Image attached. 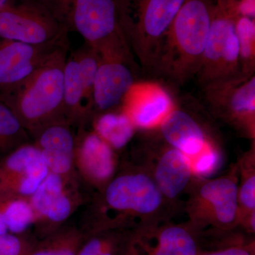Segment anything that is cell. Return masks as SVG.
Segmentation results:
<instances>
[{
	"label": "cell",
	"mask_w": 255,
	"mask_h": 255,
	"mask_svg": "<svg viewBox=\"0 0 255 255\" xmlns=\"http://www.w3.org/2000/svg\"><path fill=\"white\" fill-rule=\"evenodd\" d=\"M176 213L150 174L123 158L105 189L92 194L78 226L83 234L103 228H133L169 221Z\"/></svg>",
	"instance_id": "6da1fadb"
},
{
	"label": "cell",
	"mask_w": 255,
	"mask_h": 255,
	"mask_svg": "<svg viewBox=\"0 0 255 255\" xmlns=\"http://www.w3.org/2000/svg\"><path fill=\"white\" fill-rule=\"evenodd\" d=\"M92 196L78 173L63 177L49 172L29 197L34 217L32 228L36 239L40 241L58 231L86 205Z\"/></svg>",
	"instance_id": "9c48e42d"
},
{
	"label": "cell",
	"mask_w": 255,
	"mask_h": 255,
	"mask_svg": "<svg viewBox=\"0 0 255 255\" xmlns=\"http://www.w3.org/2000/svg\"><path fill=\"white\" fill-rule=\"evenodd\" d=\"M234 21L242 75L251 76L255 74V19L240 16L234 18Z\"/></svg>",
	"instance_id": "4316f807"
},
{
	"label": "cell",
	"mask_w": 255,
	"mask_h": 255,
	"mask_svg": "<svg viewBox=\"0 0 255 255\" xmlns=\"http://www.w3.org/2000/svg\"><path fill=\"white\" fill-rule=\"evenodd\" d=\"M63 115L72 128L91 127L84 102L83 85L75 51L67 57L64 69Z\"/></svg>",
	"instance_id": "ffe728a7"
},
{
	"label": "cell",
	"mask_w": 255,
	"mask_h": 255,
	"mask_svg": "<svg viewBox=\"0 0 255 255\" xmlns=\"http://www.w3.org/2000/svg\"><path fill=\"white\" fill-rule=\"evenodd\" d=\"M136 69L134 60L101 56L94 84L93 119L106 112L122 110L127 95L136 84Z\"/></svg>",
	"instance_id": "5bb4252c"
},
{
	"label": "cell",
	"mask_w": 255,
	"mask_h": 255,
	"mask_svg": "<svg viewBox=\"0 0 255 255\" xmlns=\"http://www.w3.org/2000/svg\"><path fill=\"white\" fill-rule=\"evenodd\" d=\"M16 0H0V11L14 3Z\"/></svg>",
	"instance_id": "d6a6232c"
},
{
	"label": "cell",
	"mask_w": 255,
	"mask_h": 255,
	"mask_svg": "<svg viewBox=\"0 0 255 255\" xmlns=\"http://www.w3.org/2000/svg\"><path fill=\"white\" fill-rule=\"evenodd\" d=\"M185 0H117L119 24L132 55L150 73L166 32Z\"/></svg>",
	"instance_id": "8992f818"
},
{
	"label": "cell",
	"mask_w": 255,
	"mask_h": 255,
	"mask_svg": "<svg viewBox=\"0 0 255 255\" xmlns=\"http://www.w3.org/2000/svg\"><path fill=\"white\" fill-rule=\"evenodd\" d=\"M75 53L78 59L83 85L85 109L92 122L94 117L92 103L94 84L100 63L101 56L97 50L86 43L80 49L75 50Z\"/></svg>",
	"instance_id": "484cf974"
},
{
	"label": "cell",
	"mask_w": 255,
	"mask_h": 255,
	"mask_svg": "<svg viewBox=\"0 0 255 255\" xmlns=\"http://www.w3.org/2000/svg\"><path fill=\"white\" fill-rule=\"evenodd\" d=\"M255 140L242 155L237 163L239 170L238 200L240 225L250 232L255 231Z\"/></svg>",
	"instance_id": "44dd1931"
},
{
	"label": "cell",
	"mask_w": 255,
	"mask_h": 255,
	"mask_svg": "<svg viewBox=\"0 0 255 255\" xmlns=\"http://www.w3.org/2000/svg\"><path fill=\"white\" fill-rule=\"evenodd\" d=\"M69 32L40 0H19L0 11V38L31 45L52 43Z\"/></svg>",
	"instance_id": "7c38bea8"
},
{
	"label": "cell",
	"mask_w": 255,
	"mask_h": 255,
	"mask_svg": "<svg viewBox=\"0 0 255 255\" xmlns=\"http://www.w3.org/2000/svg\"><path fill=\"white\" fill-rule=\"evenodd\" d=\"M243 76L234 18L226 0H216L202 61L195 78L201 87Z\"/></svg>",
	"instance_id": "30bf717a"
},
{
	"label": "cell",
	"mask_w": 255,
	"mask_h": 255,
	"mask_svg": "<svg viewBox=\"0 0 255 255\" xmlns=\"http://www.w3.org/2000/svg\"><path fill=\"white\" fill-rule=\"evenodd\" d=\"M174 105L173 97L161 85L136 83L121 110L128 116L137 130H149L158 127Z\"/></svg>",
	"instance_id": "e0dca14e"
},
{
	"label": "cell",
	"mask_w": 255,
	"mask_h": 255,
	"mask_svg": "<svg viewBox=\"0 0 255 255\" xmlns=\"http://www.w3.org/2000/svg\"><path fill=\"white\" fill-rule=\"evenodd\" d=\"M152 129L186 156L195 177L211 175L222 164L223 141L214 119L194 97L175 100L172 110Z\"/></svg>",
	"instance_id": "3957f363"
},
{
	"label": "cell",
	"mask_w": 255,
	"mask_h": 255,
	"mask_svg": "<svg viewBox=\"0 0 255 255\" xmlns=\"http://www.w3.org/2000/svg\"><path fill=\"white\" fill-rule=\"evenodd\" d=\"M135 228H103L83 235L78 255H126Z\"/></svg>",
	"instance_id": "603a6c76"
},
{
	"label": "cell",
	"mask_w": 255,
	"mask_h": 255,
	"mask_svg": "<svg viewBox=\"0 0 255 255\" xmlns=\"http://www.w3.org/2000/svg\"><path fill=\"white\" fill-rule=\"evenodd\" d=\"M68 43V36L43 45L0 38V92L31 76L55 50Z\"/></svg>",
	"instance_id": "9a60e30c"
},
{
	"label": "cell",
	"mask_w": 255,
	"mask_h": 255,
	"mask_svg": "<svg viewBox=\"0 0 255 255\" xmlns=\"http://www.w3.org/2000/svg\"><path fill=\"white\" fill-rule=\"evenodd\" d=\"M238 163L222 176L215 178L194 176L183 204L187 225L195 233L209 226L229 231L240 225Z\"/></svg>",
	"instance_id": "52a82bcc"
},
{
	"label": "cell",
	"mask_w": 255,
	"mask_h": 255,
	"mask_svg": "<svg viewBox=\"0 0 255 255\" xmlns=\"http://www.w3.org/2000/svg\"><path fill=\"white\" fill-rule=\"evenodd\" d=\"M78 226L66 223L58 231L43 238L52 255H78L83 241Z\"/></svg>",
	"instance_id": "83f0119b"
},
{
	"label": "cell",
	"mask_w": 255,
	"mask_h": 255,
	"mask_svg": "<svg viewBox=\"0 0 255 255\" xmlns=\"http://www.w3.org/2000/svg\"><path fill=\"white\" fill-rule=\"evenodd\" d=\"M216 0H185L166 32L150 73L174 86L194 78L200 68Z\"/></svg>",
	"instance_id": "7a4b0ae2"
},
{
	"label": "cell",
	"mask_w": 255,
	"mask_h": 255,
	"mask_svg": "<svg viewBox=\"0 0 255 255\" xmlns=\"http://www.w3.org/2000/svg\"><path fill=\"white\" fill-rule=\"evenodd\" d=\"M154 244L150 247L140 241L133 231V238L145 246V255H199V245L194 232L187 223L176 224L169 221L147 224Z\"/></svg>",
	"instance_id": "d6986e66"
},
{
	"label": "cell",
	"mask_w": 255,
	"mask_h": 255,
	"mask_svg": "<svg viewBox=\"0 0 255 255\" xmlns=\"http://www.w3.org/2000/svg\"><path fill=\"white\" fill-rule=\"evenodd\" d=\"M43 3L68 32H78L101 56L135 60L121 29L117 0H46Z\"/></svg>",
	"instance_id": "5b68a950"
},
{
	"label": "cell",
	"mask_w": 255,
	"mask_h": 255,
	"mask_svg": "<svg viewBox=\"0 0 255 255\" xmlns=\"http://www.w3.org/2000/svg\"><path fill=\"white\" fill-rule=\"evenodd\" d=\"M48 173L36 146L26 144L0 160V191L29 198Z\"/></svg>",
	"instance_id": "2e32d148"
},
{
	"label": "cell",
	"mask_w": 255,
	"mask_h": 255,
	"mask_svg": "<svg viewBox=\"0 0 255 255\" xmlns=\"http://www.w3.org/2000/svg\"><path fill=\"white\" fill-rule=\"evenodd\" d=\"M33 142L14 112L0 102V160L26 144Z\"/></svg>",
	"instance_id": "d4e9b609"
},
{
	"label": "cell",
	"mask_w": 255,
	"mask_h": 255,
	"mask_svg": "<svg viewBox=\"0 0 255 255\" xmlns=\"http://www.w3.org/2000/svg\"><path fill=\"white\" fill-rule=\"evenodd\" d=\"M142 131L129 160L150 174L164 199L177 212L183 207L181 196L194 177L191 164L182 152L166 143L153 129Z\"/></svg>",
	"instance_id": "ba28073f"
},
{
	"label": "cell",
	"mask_w": 255,
	"mask_h": 255,
	"mask_svg": "<svg viewBox=\"0 0 255 255\" xmlns=\"http://www.w3.org/2000/svg\"><path fill=\"white\" fill-rule=\"evenodd\" d=\"M28 255H52V254L44 240H40Z\"/></svg>",
	"instance_id": "1f68e13d"
},
{
	"label": "cell",
	"mask_w": 255,
	"mask_h": 255,
	"mask_svg": "<svg viewBox=\"0 0 255 255\" xmlns=\"http://www.w3.org/2000/svg\"><path fill=\"white\" fill-rule=\"evenodd\" d=\"M201 255H255L254 249L248 246H233Z\"/></svg>",
	"instance_id": "4dcf8cb0"
},
{
	"label": "cell",
	"mask_w": 255,
	"mask_h": 255,
	"mask_svg": "<svg viewBox=\"0 0 255 255\" xmlns=\"http://www.w3.org/2000/svg\"><path fill=\"white\" fill-rule=\"evenodd\" d=\"M228 11L233 17L255 19V0H226Z\"/></svg>",
	"instance_id": "f546056e"
},
{
	"label": "cell",
	"mask_w": 255,
	"mask_h": 255,
	"mask_svg": "<svg viewBox=\"0 0 255 255\" xmlns=\"http://www.w3.org/2000/svg\"><path fill=\"white\" fill-rule=\"evenodd\" d=\"M70 43L58 48L35 73L0 92V102L11 109L32 140L63 115L64 69Z\"/></svg>",
	"instance_id": "277c9868"
},
{
	"label": "cell",
	"mask_w": 255,
	"mask_h": 255,
	"mask_svg": "<svg viewBox=\"0 0 255 255\" xmlns=\"http://www.w3.org/2000/svg\"><path fill=\"white\" fill-rule=\"evenodd\" d=\"M120 163L118 152L92 128L77 129L74 167L92 194L105 189L117 174Z\"/></svg>",
	"instance_id": "4fadbf2b"
},
{
	"label": "cell",
	"mask_w": 255,
	"mask_h": 255,
	"mask_svg": "<svg viewBox=\"0 0 255 255\" xmlns=\"http://www.w3.org/2000/svg\"><path fill=\"white\" fill-rule=\"evenodd\" d=\"M90 127L118 153L132 141L137 131L128 116L122 110L97 115Z\"/></svg>",
	"instance_id": "7402d4cb"
},
{
	"label": "cell",
	"mask_w": 255,
	"mask_h": 255,
	"mask_svg": "<svg viewBox=\"0 0 255 255\" xmlns=\"http://www.w3.org/2000/svg\"><path fill=\"white\" fill-rule=\"evenodd\" d=\"M206 110L234 128L242 137L255 140V74L203 87Z\"/></svg>",
	"instance_id": "8fae6325"
},
{
	"label": "cell",
	"mask_w": 255,
	"mask_h": 255,
	"mask_svg": "<svg viewBox=\"0 0 255 255\" xmlns=\"http://www.w3.org/2000/svg\"><path fill=\"white\" fill-rule=\"evenodd\" d=\"M40 1H46V0H40Z\"/></svg>",
	"instance_id": "836d02e7"
},
{
	"label": "cell",
	"mask_w": 255,
	"mask_h": 255,
	"mask_svg": "<svg viewBox=\"0 0 255 255\" xmlns=\"http://www.w3.org/2000/svg\"><path fill=\"white\" fill-rule=\"evenodd\" d=\"M38 241L31 231L23 234L0 235V255H28Z\"/></svg>",
	"instance_id": "f1b7e54d"
},
{
	"label": "cell",
	"mask_w": 255,
	"mask_h": 255,
	"mask_svg": "<svg viewBox=\"0 0 255 255\" xmlns=\"http://www.w3.org/2000/svg\"><path fill=\"white\" fill-rule=\"evenodd\" d=\"M33 143L41 153L50 173L63 177L77 174L74 167L75 132L65 119L47 126L38 132Z\"/></svg>",
	"instance_id": "ac0fdd59"
},
{
	"label": "cell",
	"mask_w": 255,
	"mask_h": 255,
	"mask_svg": "<svg viewBox=\"0 0 255 255\" xmlns=\"http://www.w3.org/2000/svg\"><path fill=\"white\" fill-rule=\"evenodd\" d=\"M0 212L9 233L23 234L33 228L34 217L28 197L0 191Z\"/></svg>",
	"instance_id": "cb8c5ba5"
}]
</instances>
